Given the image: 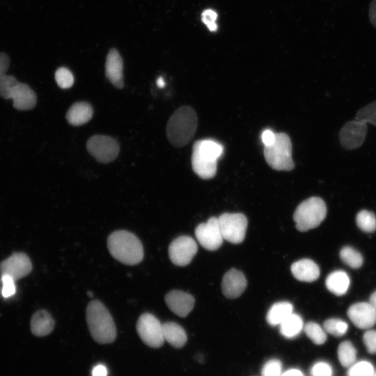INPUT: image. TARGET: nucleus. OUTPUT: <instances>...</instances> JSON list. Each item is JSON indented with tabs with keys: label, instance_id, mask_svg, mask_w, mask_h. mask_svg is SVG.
<instances>
[{
	"label": "nucleus",
	"instance_id": "23",
	"mask_svg": "<svg viewBox=\"0 0 376 376\" xmlns=\"http://www.w3.org/2000/svg\"><path fill=\"white\" fill-rule=\"evenodd\" d=\"M350 283L348 275L342 270L332 272L328 275L325 281L327 289L338 296L343 295L347 292Z\"/></svg>",
	"mask_w": 376,
	"mask_h": 376
},
{
	"label": "nucleus",
	"instance_id": "46",
	"mask_svg": "<svg viewBox=\"0 0 376 376\" xmlns=\"http://www.w3.org/2000/svg\"><path fill=\"white\" fill-rule=\"evenodd\" d=\"M87 295H88V296L89 297H93V292H91V291H88V292H87Z\"/></svg>",
	"mask_w": 376,
	"mask_h": 376
},
{
	"label": "nucleus",
	"instance_id": "8",
	"mask_svg": "<svg viewBox=\"0 0 376 376\" xmlns=\"http://www.w3.org/2000/svg\"><path fill=\"white\" fill-rule=\"evenodd\" d=\"M224 240L240 244L244 240L247 219L242 213H224L218 217Z\"/></svg>",
	"mask_w": 376,
	"mask_h": 376
},
{
	"label": "nucleus",
	"instance_id": "26",
	"mask_svg": "<svg viewBox=\"0 0 376 376\" xmlns=\"http://www.w3.org/2000/svg\"><path fill=\"white\" fill-rule=\"evenodd\" d=\"M337 355L340 365L349 368L357 361V350L349 340L340 343L338 347Z\"/></svg>",
	"mask_w": 376,
	"mask_h": 376
},
{
	"label": "nucleus",
	"instance_id": "18",
	"mask_svg": "<svg viewBox=\"0 0 376 376\" xmlns=\"http://www.w3.org/2000/svg\"><path fill=\"white\" fill-rule=\"evenodd\" d=\"M123 59L115 49H111L105 63V74L109 81L116 88H122L124 86L123 74Z\"/></svg>",
	"mask_w": 376,
	"mask_h": 376
},
{
	"label": "nucleus",
	"instance_id": "1",
	"mask_svg": "<svg viewBox=\"0 0 376 376\" xmlns=\"http://www.w3.org/2000/svg\"><path fill=\"white\" fill-rule=\"evenodd\" d=\"M110 254L118 261L135 265L143 258V248L139 239L133 233L124 230L111 233L107 239Z\"/></svg>",
	"mask_w": 376,
	"mask_h": 376
},
{
	"label": "nucleus",
	"instance_id": "39",
	"mask_svg": "<svg viewBox=\"0 0 376 376\" xmlns=\"http://www.w3.org/2000/svg\"><path fill=\"white\" fill-rule=\"evenodd\" d=\"M261 139L265 146H270L275 141L276 133L267 129L263 132Z\"/></svg>",
	"mask_w": 376,
	"mask_h": 376
},
{
	"label": "nucleus",
	"instance_id": "16",
	"mask_svg": "<svg viewBox=\"0 0 376 376\" xmlns=\"http://www.w3.org/2000/svg\"><path fill=\"white\" fill-rule=\"evenodd\" d=\"M169 308L180 317H186L193 309L194 298L192 295L181 290H171L165 296Z\"/></svg>",
	"mask_w": 376,
	"mask_h": 376
},
{
	"label": "nucleus",
	"instance_id": "47",
	"mask_svg": "<svg viewBox=\"0 0 376 376\" xmlns=\"http://www.w3.org/2000/svg\"><path fill=\"white\" fill-rule=\"evenodd\" d=\"M374 376H376V373H375Z\"/></svg>",
	"mask_w": 376,
	"mask_h": 376
},
{
	"label": "nucleus",
	"instance_id": "43",
	"mask_svg": "<svg viewBox=\"0 0 376 376\" xmlns=\"http://www.w3.org/2000/svg\"><path fill=\"white\" fill-rule=\"evenodd\" d=\"M281 376H304V374L298 369H290L282 373Z\"/></svg>",
	"mask_w": 376,
	"mask_h": 376
},
{
	"label": "nucleus",
	"instance_id": "38",
	"mask_svg": "<svg viewBox=\"0 0 376 376\" xmlns=\"http://www.w3.org/2000/svg\"><path fill=\"white\" fill-rule=\"evenodd\" d=\"M363 341L368 353L376 354V330L368 329L363 334Z\"/></svg>",
	"mask_w": 376,
	"mask_h": 376
},
{
	"label": "nucleus",
	"instance_id": "35",
	"mask_svg": "<svg viewBox=\"0 0 376 376\" xmlns=\"http://www.w3.org/2000/svg\"><path fill=\"white\" fill-rule=\"evenodd\" d=\"M217 17V13L214 10L210 8L204 10L201 13L202 22L212 32H215L218 29V26L216 23Z\"/></svg>",
	"mask_w": 376,
	"mask_h": 376
},
{
	"label": "nucleus",
	"instance_id": "11",
	"mask_svg": "<svg viewBox=\"0 0 376 376\" xmlns=\"http://www.w3.org/2000/svg\"><path fill=\"white\" fill-rule=\"evenodd\" d=\"M198 250L195 240L189 236L182 235L173 240L169 246V256L177 266H186L193 259Z\"/></svg>",
	"mask_w": 376,
	"mask_h": 376
},
{
	"label": "nucleus",
	"instance_id": "14",
	"mask_svg": "<svg viewBox=\"0 0 376 376\" xmlns=\"http://www.w3.org/2000/svg\"><path fill=\"white\" fill-rule=\"evenodd\" d=\"M217 159L201 150L194 143L191 155L194 172L202 179H211L217 173Z\"/></svg>",
	"mask_w": 376,
	"mask_h": 376
},
{
	"label": "nucleus",
	"instance_id": "4",
	"mask_svg": "<svg viewBox=\"0 0 376 376\" xmlns=\"http://www.w3.org/2000/svg\"><path fill=\"white\" fill-rule=\"evenodd\" d=\"M0 97L11 99L13 107L20 111L32 109L37 100L36 93L27 84L8 75L0 79Z\"/></svg>",
	"mask_w": 376,
	"mask_h": 376
},
{
	"label": "nucleus",
	"instance_id": "42",
	"mask_svg": "<svg viewBox=\"0 0 376 376\" xmlns=\"http://www.w3.org/2000/svg\"><path fill=\"white\" fill-rule=\"evenodd\" d=\"M92 376H107V369L102 364L95 366L92 370Z\"/></svg>",
	"mask_w": 376,
	"mask_h": 376
},
{
	"label": "nucleus",
	"instance_id": "6",
	"mask_svg": "<svg viewBox=\"0 0 376 376\" xmlns=\"http://www.w3.org/2000/svg\"><path fill=\"white\" fill-rule=\"evenodd\" d=\"M265 159L268 165L276 171H291L295 168L292 158V143L285 133H276L273 144L265 146Z\"/></svg>",
	"mask_w": 376,
	"mask_h": 376
},
{
	"label": "nucleus",
	"instance_id": "41",
	"mask_svg": "<svg viewBox=\"0 0 376 376\" xmlns=\"http://www.w3.org/2000/svg\"><path fill=\"white\" fill-rule=\"evenodd\" d=\"M369 19L373 26L376 28V0H373L370 3Z\"/></svg>",
	"mask_w": 376,
	"mask_h": 376
},
{
	"label": "nucleus",
	"instance_id": "3",
	"mask_svg": "<svg viewBox=\"0 0 376 376\" xmlns=\"http://www.w3.org/2000/svg\"><path fill=\"white\" fill-rule=\"evenodd\" d=\"M86 320L93 338L100 344L113 342L116 329L111 315L99 300L90 301L86 308Z\"/></svg>",
	"mask_w": 376,
	"mask_h": 376
},
{
	"label": "nucleus",
	"instance_id": "31",
	"mask_svg": "<svg viewBox=\"0 0 376 376\" xmlns=\"http://www.w3.org/2000/svg\"><path fill=\"white\" fill-rule=\"evenodd\" d=\"M347 373L348 376H374L375 372L371 362L361 360L350 366Z\"/></svg>",
	"mask_w": 376,
	"mask_h": 376
},
{
	"label": "nucleus",
	"instance_id": "20",
	"mask_svg": "<svg viewBox=\"0 0 376 376\" xmlns=\"http://www.w3.org/2000/svg\"><path fill=\"white\" fill-rule=\"evenodd\" d=\"M93 108L90 104L86 102L74 103L66 113L68 122L74 126L82 125L88 123L92 118Z\"/></svg>",
	"mask_w": 376,
	"mask_h": 376
},
{
	"label": "nucleus",
	"instance_id": "19",
	"mask_svg": "<svg viewBox=\"0 0 376 376\" xmlns=\"http://www.w3.org/2000/svg\"><path fill=\"white\" fill-rule=\"evenodd\" d=\"M291 272L294 277L300 281L313 282L320 276L318 265L310 259H301L291 265Z\"/></svg>",
	"mask_w": 376,
	"mask_h": 376
},
{
	"label": "nucleus",
	"instance_id": "34",
	"mask_svg": "<svg viewBox=\"0 0 376 376\" xmlns=\"http://www.w3.org/2000/svg\"><path fill=\"white\" fill-rule=\"evenodd\" d=\"M311 374L312 376H333L334 371L328 362L320 361L313 365Z\"/></svg>",
	"mask_w": 376,
	"mask_h": 376
},
{
	"label": "nucleus",
	"instance_id": "32",
	"mask_svg": "<svg viewBox=\"0 0 376 376\" xmlns=\"http://www.w3.org/2000/svg\"><path fill=\"white\" fill-rule=\"evenodd\" d=\"M355 119L376 126V101L360 109L356 113Z\"/></svg>",
	"mask_w": 376,
	"mask_h": 376
},
{
	"label": "nucleus",
	"instance_id": "21",
	"mask_svg": "<svg viewBox=\"0 0 376 376\" xmlns=\"http://www.w3.org/2000/svg\"><path fill=\"white\" fill-rule=\"evenodd\" d=\"M54 328V320L45 310H39L31 320V331L36 336H45L49 334Z\"/></svg>",
	"mask_w": 376,
	"mask_h": 376
},
{
	"label": "nucleus",
	"instance_id": "36",
	"mask_svg": "<svg viewBox=\"0 0 376 376\" xmlns=\"http://www.w3.org/2000/svg\"><path fill=\"white\" fill-rule=\"evenodd\" d=\"M282 373L281 363L276 359L268 361L262 371L263 376H281Z\"/></svg>",
	"mask_w": 376,
	"mask_h": 376
},
{
	"label": "nucleus",
	"instance_id": "33",
	"mask_svg": "<svg viewBox=\"0 0 376 376\" xmlns=\"http://www.w3.org/2000/svg\"><path fill=\"white\" fill-rule=\"evenodd\" d=\"M55 80L61 88H69L74 83V77L70 70L65 67L59 68L55 72Z\"/></svg>",
	"mask_w": 376,
	"mask_h": 376
},
{
	"label": "nucleus",
	"instance_id": "13",
	"mask_svg": "<svg viewBox=\"0 0 376 376\" xmlns=\"http://www.w3.org/2000/svg\"><path fill=\"white\" fill-rule=\"evenodd\" d=\"M31 269V260L24 253H14L0 264L1 275H8L15 280L26 276Z\"/></svg>",
	"mask_w": 376,
	"mask_h": 376
},
{
	"label": "nucleus",
	"instance_id": "9",
	"mask_svg": "<svg viewBox=\"0 0 376 376\" xmlns=\"http://www.w3.org/2000/svg\"><path fill=\"white\" fill-rule=\"evenodd\" d=\"M88 152L101 163L113 161L119 153V145L116 139L105 135H95L86 143Z\"/></svg>",
	"mask_w": 376,
	"mask_h": 376
},
{
	"label": "nucleus",
	"instance_id": "12",
	"mask_svg": "<svg viewBox=\"0 0 376 376\" xmlns=\"http://www.w3.org/2000/svg\"><path fill=\"white\" fill-rule=\"evenodd\" d=\"M367 132V123L358 120L346 123L341 128L339 138L341 146L347 150L360 147L363 143Z\"/></svg>",
	"mask_w": 376,
	"mask_h": 376
},
{
	"label": "nucleus",
	"instance_id": "37",
	"mask_svg": "<svg viewBox=\"0 0 376 376\" xmlns=\"http://www.w3.org/2000/svg\"><path fill=\"white\" fill-rule=\"evenodd\" d=\"M1 295L3 297H10L15 293V279L8 275H1Z\"/></svg>",
	"mask_w": 376,
	"mask_h": 376
},
{
	"label": "nucleus",
	"instance_id": "30",
	"mask_svg": "<svg viewBox=\"0 0 376 376\" xmlns=\"http://www.w3.org/2000/svg\"><path fill=\"white\" fill-rule=\"evenodd\" d=\"M323 328L327 334L336 337H340L347 333L348 324L340 319L330 318L324 322Z\"/></svg>",
	"mask_w": 376,
	"mask_h": 376
},
{
	"label": "nucleus",
	"instance_id": "2",
	"mask_svg": "<svg viewBox=\"0 0 376 376\" xmlns=\"http://www.w3.org/2000/svg\"><path fill=\"white\" fill-rule=\"evenodd\" d=\"M197 116L189 106L178 108L170 117L166 128L167 138L174 147L188 144L197 128Z\"/></svg>",
	"mask_w": 376,
	"mask_h": 376
},
{
	"label": "nucleus",
	"instance_id": "27",
	"mask_svg": "<svg viewBox=\"0 0 376 376\" xmlns=\"http://www.w3.org/2000/svg\"><path fill=\"white\" fill-rule=\"evenodd\" d=\"M304 331L308 338L315 345H322L327 340V332L316 322H307L304 326Z\"/></svg>",
	"mask_w": 376,
	"mask_h": 376
},
{
	"label": "nucleus",
	"instance_id": "28",
	"mask_svg": "<svg viewBox=\"0 0 376 376\" xmlns=\"http://www.w3.org/2000/svg\"><path fill=\"white\" fill-rule=\"evenodd\" d=\"M340 258L345 265L353 269L359 268L363 261L361 254L349 246H344L341 249Z\"/></svg>",
	"mask_w": 376,
	"mask_h": 376
},
{
	"label": "nucleus",
	"instance_id": "17",
	"mask_svg": "<svg viewBox=\"0 0 376 376\" xmlns=\"http://www.w3.org/2000/svg\"><path fill=\"white\" fill-rule=\"evenodd\" d=\"M247 285L246 279L243 273L237 269H231L224 276L221 288L224 295L229 299L240 297Z\"/></svg>",
	"mask_w": 376,
	"mask_h": 376
},
{
	"label": "nucleus",
	"instance_id": "29",
	"mask_svg": "<svg viewBox=\"0 0 376 376\" xmlns=\"http://www.w3.org/2000/svg\"><path fill=\"white\" fill-rule=\"evenodd\" d=\"M356 223L363 232L373 233L376 230V217L373 212L361 210L356 216Z\"/></svg>",
	"mask_w": 376,
	"mask_h": 376
},
{
	"label": "nucleus",
	"instance_id": "24",
	"mask_svg": "<svg viewBox=\"0 0 376 376\" xmlns=\"http://www.w3.org/2000/svg\"><path fill=\"white\" fill-rule=\"evenodd\" d=\"M293 306L288 301H280L274 304L269 309L266 320L272 326L280 325L291 313Z\"/></svg>",
	"mask_w": 376,
	"mask_h": 376
},
{
	"label": "nucleus",
	"instance_id": "25",
	"mask_svg": "<svg viewBox=\"0 0 376 376\" xmlns=\"http://www.w3.org/2000/svg\"><path fill=\"white\" fill-rule=\"evenodd\" d=\"M304 322L301 317L296 313H291L280 324V332L287 338H293L299 335L304 329Z\"/></svg>",
	"mask_w": 376,
	"mask_h": 376
},
{
	"label": "nucleus",
	"instance_id": "45",
	"mask_svg": "<svg viewBox=\"0 0 376 376\" xmlns=\"http://www.w3.org/2000/svg\"><path fill=\"white\" fill-rule=\"evenodd\" d=\"M157 86L159 87V88H164L165 86V82L163 79L162 77H159L157 79Z\"/></svg>",
	"mask_w": 376,
	"mask_h": 376
},
{
	"label": "nucleus",
	"instance_id": "5",
	"mask_svg": "<svg viewBox=\"0 0 376 376\" xmlns=\"http://www.w3.org/2000/svg\"><path fill=\"white\" fill-rule=\"evenodd\" d=\"M327 207L319 197H311L302 201L296 208L293 219L296 228L305 232L318 226L324 219Z\"/></svg>",
	"mask_w": 376,
	"mask_h": 376
},
{
	"label": "nucleus",
	"instance_id": "40",
	"mask_svg": "<svg viewBox=\"0 0 376 376\" xmlns=\"http://www.w3.org/2000/svg\"><path fill=\"white\" fill-rule=\"evenodd\" d=\"M10 60L7 54L5 53H0V79L6 75V72L8 69Z\"/></svg>",
	"mask_w": 376,
	"mask_h": 376
},
{
	"label": "nucleus",
	"instance_id": "15",
	"mask_svg": "<svg viewBox=\"0 0 376 376\" xmlns=\"http://www.w3.org/2000/svg\"><path fill=\"white\" fill-rule=\"evenodd\" d=\"M351 322L361 329H368L376 324V311L369 302H357L347 310Z\"/></svg>",
	"mask_w": 376,
	"mask_h": 376
},
{
	"label": "nucleus",
	"instance_id": "22",
	"mask_svg": "<svg viewBox=\"0 0 376 376\" xmlns=\"http://www.w3.org/2000/svg\"><path fill=\"white\" fill-rule=\"evenodd\" d=\"M162 325L164 340L175 348H180L185 345L187 337L180 325L173 322H166Z\"/></svg>",
	"mask_w": 376,
	"mask_h": 376
},
{
	"label": "nucleus",
	"instance_id": "7",
	"mask_svg": "<svg viewBox=\"0 0 376 376\" xmlns=\"http://www.w3.org/2000/svg\"><path fill=\"white\" fill-rule=\"evenodd\" d=\"M136 327L139 337L148 346L157 348L163 345V325L154 315L149 313L141 315Z\"/></svg>",
	"mask_w": 376,
	"mask_h": 376
},
{
	"label": "nucleus",
	"instance_id": "10",
	"mask_svg": "<svg viewBox=\"0 0 376 376\" xmlns=\"http://www.w3.org/2000/svg\"><path fill=\"white\" fill-rule=\"evenodd\" d=\"M195 235L199 244L205 249H218L224 240L218 217H212L206 222L198 225L195 229Z\"/></svg>",
	"mask_w": 376,
	"mask_h": 376
},
{
	"label": "nucleus",
	"instance_id": "44",
	"mask_svg": "<svg viewBox=\"0 0 376 376\" xmlns=\"http://www.w3.org/2000/svg\"><path fill=\"white\" fill-rule=\"evenodd\" d=\"M369 303L376 311V291L370 295Z\"/></svg>",
	"mask_w": 376,
	"mask_h": 376
}]
</instances>
